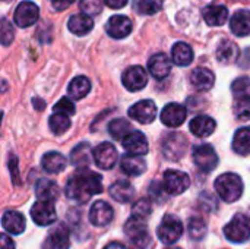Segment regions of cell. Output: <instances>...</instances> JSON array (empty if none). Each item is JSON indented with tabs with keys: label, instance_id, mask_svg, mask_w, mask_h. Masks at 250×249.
I'll return each instance as SVG.
<instances>
[{
	"label": "cell",
	"instance_id": "cell-1",
	"mask_svg": "<svg viewBox=\"0 0 250 249\" xmlns=\"http://www.w3.org/2000/svg\"><path fill=\"white\" fill-rule=\"evenodd\" d=\"M104 189L103 179L89 169H78L66 183V195L78 203H88L92 195L101 194Z\"/></svg>",
	"mask_w": 250,
	"mask_h": 249
},
{
	"label": "cell",
	"instance_id": "cell-2",
	"mask_svg": "<svg viewBox=\"0 0 250 249\" xmlns=\"http://www.w3.org/2000/svg\"><path fill=\"white\" fill-rule=\"evenodd\" d=\"M215 191L226 203H236L243 195V181L236 173H224L215 181Z\"/></svg>",
	"mask_w": 250,
	"mask_h": 249
},
{
	"label": "cell",
	"instance_id": "cell-3",
	"mask_svg": "<svg viewBox=\"0 0 250 249\" xmlns=\"http://www.w3.org/2000/svg\"><path fill=\"white\" fill-rule=\"evenodd\" d=\"M125 233L130 244L136 249H146V247L151 242L148 227L145 225V220L138 219V217H130L126 225H125Z\"/></svg>",
	"mask_w": 250,
	"mask_h": 249
},
{
	"label": "cell",
	"instance_id": "cell-4",
	"mask_svg": "<svg viewBox=\"0 0 250 249\" xmlns=\"http://www.w3.org/2000/svg\"><path fill=\"white\" fill-rule=\"evenodd\" d=\"M226 238L233 244H243L250 239V220L248 216L236 214L224 227Z\"/></svg>",
	"mask_w": 250,
	"mask_h": 249
},
{
	"label": "cell",
	"instance_id": "cell-5",
	"mask_svg": "<svg viewBox=\"0 0 250 249\" xmlns=\"http://www.w3.org/2000/svg\"><path fill=\"white\" fill-rule=\"evenodd\" d=\"M182 233H183V225L180 219L173 214H167L157 229V235L160 241L166 245L176 244L182 238Z\"/></svg>",
	"mask_w": 250,
	"mask_h": 249
},
{
	"label": "cell",
	"instance_id": "cell-6",
	"mask_svg": "<svg viewBox=\"0 0 250 249\" xmlns=\"http://www.w3.org/2000/svg\"><path fill=\"white\" fill-rule=\"evenodd\" d=\"M188 150V139L185 135L182 134H170L166 136V139L163 141V153L166 156V158L177 161L183 157V154Z\"/></svg>",
	"mask_w": 250,
	"mask_h": 249
},
{
	"label": "cell",
	"instance_id": "cell-7",
	"mask_svg": "<svg viewBox=\"0 0 250 249\" xmlns=\"http://www.w3.org/2000/svg\"><path fill=\"white\" fill-rule=\"evenodd\" d=\"M193 161L202 172H212L218 164V156L212 145L199 144L193 148Z\"/></svg>",
	"mask_w": 250,
	"mask_h": 249
},
{
	"label": "cell",
	"instance_id": "cell-8",
	"mask_svg": "<svg viewBox=\"0 0 250 249\" xmlns=\"http://www.w3.org/2000/svg\"><path fill=\"white\" fill-rule=\"evenodd\" d=\"M94 163L104 170H110L117 163V150L110 142H101L92 150Z\"/></svg>",
	"mask_w": 250,
	"mask_h": 249
},
{
	"label": "cell",
	"instance_id": "cell-9",
	"mask_svg": "<svg viewBox=\"0 0 250 249\" xmlns=\"http://www.w3.org/2000/svg\"><path fill=\"white\" fill-rule=\"evenodd\" d=\"M38 18H40L38 6L28 0L19 3L15 10V15H13L15 23L21 28H28V26L34 25L38 21Z\"/></svg>",
	"mask_w": 250,
	"mask_h": 249
},
{
	"label": "cell",
	"instance_id": "cell-10",
	"mask_svg": "<svg viewBox=\"0 0 250 249\" xmlns=\"http://www.w3.org/2000/svg\"><path fill=\"white\" fill-rule=\"evenodd\" d=\"M122 82L129 91H141L148 84V73L142 66H130L123 72Z\"/></svg>",
	"mask_w": 250,
	"mask_h": 249
},
{
	"label": "cell",
	"instance_id": "cell-11",
	"mask_svg": "<svg viewBox=\"0 0 250 249\" xmlns=\"http://www.w3.org/2000/svg\"><path fill=\"white\" fill-rule=\"evenodd\" d=\"M190 185L188 173L180 170H167L164 173V188L170 195L183 194Z\"/></svg>",
	"mask_w": 250,
	"mask_h": 249
},
{
	"label": "cell",
	"instance_id": "cell-12",
	"mask_svg": "<svg viewBox=\"0 0 250 249\" xmlns=\"http://www.w3.org/2000/svg\"><path fill=\"white\" fill-rule=\"evenodd\" d=\"M31 217L38 226H50L57 220L54 203L37 201L31 208Z\"/></svg>",
	"mask_w": 250,
	"mask_h": 249
},
{
	"label": "cell",
	"instance_id": "cell-13",
	"mask_svg": "<svg viewBox=\"0 0 250 249\" xmlns=\"http://www.w3.org/2000/svg\"><path fill=\"white\" fill-rule=\"evenodd\" d=\"M129 117L135 119L142 125H148L154 122V119L157 117V106L152 100L138 101L129 109Z\"/></svg>",
	"mask_w": 250,
	"mask_h": 249
},
{
	"label": "cell",
	"instance_id": "cell-14",
	"mask_svg": "<svg viewBox=\"0 0 250 249\" xmlns=\"http://www.w3.org/2000/svg\"><path fill=\"white\" fill-rule=\"evenodd\" d=\"M122 145L127 151V154H130V156H141L142 157L149 150L146 136L139 131H132L129 135H126L122 139Z\"/></svg>",
	"mask_w": 250,
	"mask_h": 249
},
{
	"label": "cell",
	"instance_id": "cell-15",
	"mask_svg": "<svg viewBox=\"0 0 250 249\" xmlns=\"http://www.w3.org/2000/svg\"><path fill=\"white\" fill-rule=\"evenodd\" d=\"M114 219V211L113 207L105 203V201H95L89 210V222L94 226L103 227L107 226L113 222Z\"/></svg>",
	"mask_w": 250,
	"mask_h": 249
},
{
	"label": "cell",
	"instance_id": "cell-16",
	"mask_svg": "<svg viewBox=\"0 0 250 249\" xmlns=\"http://www.w3.org/2000/svg\"><path fill=\"white\" fill-rule=\"evenodd\" d=\"M132 21L125 16V15H116L111 16L105 25V31L111 38L116 40H122L126 38L130 32H132Z\"/></svg>",
	"mask_w": 250,
	"mask_h": 249
},
{
	"label": "cell",
	"instance_id": "cell-17",
	"mask_svg": "<svg viewBox=\"0 0 250 249\" xmlns=\"http://www.w3.org/2000/svg\"><path fill=\"white\" fill-rule=\"evenodd\" d=\"M188 116L186 107L179 103L167 104L161 112V122L168 128H179Z\"/></svg>",
	"mask_w": 250,
	"mask_h": 249
},
{
	"label": "cell",
	"instance_id": "cell-18",
	"mask_svg": "<svg viewBox=\"0 0 250 249\" xmlns=\"http://www.w3.org/2000/svg\"><path fill=\"white\" fill-rule=\"evenodd\" d=\"M69 248V230L64 225H57L54 226L44 244H42V249H67Z\"/></svg>",
	"mask_w": 250,
	"mask_h": 249
},
{
	"label": "cell",
	"instance_id": "cell-19",
	"mask_svg": "<svg viewBox=\"0 0 250 249\" xmlns=\"http://www.w3.org/2000/svg\"><path fill=\"white\" fill-rule=\"evenodd\" d=\"M148 69L155 79H164L171 72V62L164 53H158L148 60Z\"/></svg>",
	"mask_w": 250,
	"mask_h": 249
},
{
	"label": "cell",
	"instance_id": "cell-20",
	"mask_svg": "<svg viewBox=\"0 0 250 249\" xmlns=\"http://www.w3.org/2000/svg\"><path fill=\"white\" fill-rule=\"evenodd\" d=\"M204 19L209 26H221L229 19V9L224 4H208L204 9Z\"/></svg>",
	"mask_w": 250,
	"mask_h": 249
},
{
	"label": "cell",
	"instance_id": "cell-21",
	"mask_svg": "<svg viewBox=\"0 0 250 249\" xmlns=\"http://www.w3.org/2000/svg\"><path fill=\"white\" fill-rule=\"evenodd\" d=\"M190 132L198 136V138H207L209 135L214 134L215 128H217V123L212 117L209 116H196L192 119L190 125Z\"/></svg>",
	"mask_w": 250,
	"mask_h": 249
},
{
	"label": "cell",
	"instance_id": "cell-22",
	"mask_svg": "<svg viewBox=\"0 0 250 249\" xmlns=\"http://www.w3.org/2000/svg\"><path fill=\"white\" fill-rule=\"evenodd\" d=\"M94 161L92 158V147L88 142L78 144L70 153V163L81 169H88V166Z\"/></svg>",
	"mask_w": 250,
	"mask_h": 249
},
{
	"label": "cell",
	"instance_id": "cell-23",
	"mask_svg": "<svg viewBox=\"0 0 250 249\" xmlns=\"http://www.w3.org/2000/svg\"><path fill=\"white\" fill-rule=\"evenodd\" d=\"M41 166L47 173L56 175V173H60V172H63L66 169L67 160H66V157L63 154H60L57 151H50V153L42 156Z\"/></svg>",
	"mask_w": 250,
	"mask_h": 249
},
{
	"label": "cell",
	"instance_id": "cell-24",
	"mask_svg": "<svg viewBox=\"0 0 250 249\" xmlns=\"http://www.w3.org/2000/svg\"><path fill=\"white\" fill-rule=\"evenodd\" d=\"M231 32L237 37H246L250 34V10H237L230 19Z\"/></svg>",
	"mask_w": 250,
	"mask_h": 249
},
{
	"label": "cell",
	"instance_id": "cell-25",
	"mask_svg": "<svg viewBox=\"0 0 250 249\" xmlns=\"http://www.w3.org/2000/svg\"><path fill=\"white\" fill-rule=\"evenodd\" d=\"M67 28L72 34L82 37V35H86L94 28V21L91 19V16L85 13H76L69 18Z\"/></svg>",
	"mask_w": 250,
	"mask_h": 249
},
{
	"label": "cell",
	"instance_id": "cell-26",
	"mask_svg": "<svg viewBox=\"0 0 250 249\" xmlns=\"http://www.w3.org/2000/svg\"><path fill=\"white\" fill-rule=\"evenodd\" d=\"M190 82L198 91H208L214 87L215 76L207 68H196L190 75Z\"/></svg>",
	"mask_w": 250,
	"mask_h": 249
},
{
	"label": "cell",
	"instance_id": "cell-27",
	"mask_svg": "<svg viewBox=\"0 0 250 249\" xmlns=\"http://www.w3.org/2000/svg\"><path fill=\"white\" fill-rule=\"evenodd\" d=\"M122 170L127 176H141L146 170V161L141 156L126 154L122 157Z\"/></svg>",
	"mask_w": 250,
	"mask_h": 249
},
{
	"label": "cell",
	"instance_id": "cell-28",
	"mask_svg": "<svg viewBox=\"0 0 250 249\" xmlns=\"http://www.w3.org/2000/svg\"><path fill=\"white\" fill-rule=\"evenodd\" d=\"M1 225L10 235H21L25 230V217L18 211H6L1 217Z\"/></svg>",
	"mask_w": 250,
	"mask_h": 249
},
{
	"label": "cell",
	"instance_id": "cell-29",
	"mask_svg": "<svg viewBox=\"0 0 250 249\" xmlns=\"http://www.w3.org/2000/svg\"><path fill=\"white\" fill-rule=\"evenodd\" d=\"M35 194H37L38 201H47V203H54L60 195L57 183L48 179H41L37 183Z\"/></svg>",
	"mask_w": 250,
	"mask_h": 249
},
{
	"label": "cell",
	"instance_id": "cell-30",
	"mask_svg": "<svg viewBox=\"0 0 250 249\" xmlns=\"http://www.w3.org/2000/svg\"><path fill=\"white\" fill-rule=\"evenodd\" d=\"M110 197L122 204H126L129 201H132L133 195H135V189L133 186L127 182V181H119L116 183H113L108 189Z\"/></svg>",
	"mask_w": 250,
	"mask_h": 249
},
{
	"label": "cell",
	"instance_id": "cell-31",
	"mask_svg": "<svg viewBox=\"0 0 250 249\" xmlns=\"http://www.w3.org/2000/svg\"><path fill=\"white\" fill-rule=\"evenodd\" d=\"M171 60L177 66H189L193 62V50L189 44L179 41L171 48Z\"/></svg>",
	"mask_w": 250,
	"mask_h": 249
},
{
	"label": "cell",
	"instance_id": "cell-32",
	"mask_svg": "<svg viewBox=\"0 0 250 249\" xmlns=\"http://www.w3.org/2000/svg\"><path fill=\"white\" fill-rule=\"evenodd\" d=\"M239 54H240V50H239L237 44L230 40H224L217 47V59H218V62H221L224 65H230V63L236 62L239 59Z\"/></svg>",
	"mask_w": 250,
	"mask_h": 249
},
{
	"label": "cell",
	"instance_id": "cell-33",
	"mask_svg": "<svg viewBox=\"0 0 250 249\" xmlns=\"http://www.w3.org/2000/svg\"><path fill=\"white\" fill-rule=\"evenodd\" d=\"M69 95L75 100H81L83 97L88 95V92L91 91V82L86 76H76L72 79V82L69 84Z\"/></svg>",
	"mask_w": 250,
	"mask_h": 249
},
{
	"label": "cell",
	"instance_id": "cell-34",
	"mask_svg": "<svg viewBox=\"0 0 250 249\" xmlns=\"http://www.w3.org/2000/svg\"><path fill=\"white\" fill-rule=\"evenodd\" d=\"M233 150L240 156L250 154V128H242L233 138Z\"/></svg>",
	"mask_w": 250,
	"mask_h": 249
},
{
	"label": "cell",
	"instance_id": "cell-35",
	"mask_svg": "<svg viewBox=\"0 0 250 249\" xmlns=\"http://www.w3.org/2000/svg\"><path fill=\"white\" fill-rule=\"evenodd\" d=\"M132 131H133V129H132L130 122L126 120V119H122V117L114 119V120H111V122L108 123V132H110V135H111L114 139H123V138H125L126 135H129Z\"/></svg>",
	"mask_w": 250,
	"mask_h": 249
},
{
	"label": "cell",
	"instance_id": "cell-36",
	"mask_svg": "<svg viewBox=\"0 0 250 249\" xmlns=\"http://www.w3.org/2000/svg\"><path fill=\"white\" fill-rule=\"evenodd\" d=\"M48 126H50V131L54 135H62L70 128V119H69V116L54 113L48 119Z\"/></svg>",
	"mask_w": 250,
	"mask_h": 249
},
{
	"label": "cell",
	"instance_id": "cell-37",
	"mask_svg": "<svg viewBox=\"0 0 250 249\" xmlns=\"http://www.w3.org/2000/svg\"><path fill=\"white\" fill-rule=\"evenodd\" d=\"M163 7V0H133V9L141 15H155Z\"/></svg>",
	"mask_w": 250,
	"mask_h": 249
},
{
	"label": "cell",
	"instance_id": "cell-38",
	"mask_svg": "<svg viewBox=\"0 0 250 249\" xmlns=\"http://www.w3.org/2000/svg\"><path fill=\"white\" fill-rule=\"evenodd\" d=\"M231 92L236 97V100H250V78H237L231 84Z\"/></svg>",
	"mask_w": 250,
	"mask_h": 249
},
{
	"label": "cell",
	"instance_id": "cell-39",
	"mask_svg": "<svg viewBox=\"0 0 250 249\" xmlns=\"http://www.w3.org/2000/svg\"><path fill=\"white\" fill-rule=\"evenodd\" d=\"M188 232L189 236L193 241H202L207 235V225L202 219L199 217H193L189 220V226H188Z\"/></svg>",
	"mask_w": 250,
	"mask_h": 249
},
{
	"label": "cell",
	"instance_id": "cell-40",
	"mask_svg": "<svg viewBox=\"0 0 250 249\" xmlns=\"http://www.w3.org/2000/svg\"><path fill=\"white\" fill-rule=\"evenodd\" d=\"M15 40V28L6 18H0V44L9 45Z\"/></svg>",
	"mask_w": 250,
	"mask_h": 249
},
{
	"label": "cell",
	"instance_id": "cell-41",
	"mask_svg": "<svg viewBox=\"0 0 250 249\" xmlns=\"http://www.w3.org/2000/svg\"><path fill=\"white\" fill-rule=\"evenodd\" d=\"M132 213H133V217H138V219H142L145 220L151 213H152V204L149 200L146 198H142L139 201H136L132 207Z\"/></svg>",
	"mask_w": 250,
	"mask_h": 249
},
{
	"label": "cell",
	"instance_id": "cell-42",
	"mask_svg": "<svg viewBox=\"0 0 250 249\" xmlns=\"http://www.w3.org/2000/svg\"><path fill=\"white\" fill-rule=\"evenodd\" d=\"M104 6V0H81L79 7L82 13L92 16V15H100Z\"/></svg>",
	"mask_w": 250,
	"mask_h": 249
},
{
	"label": "cell",
	"instance_id": "cell-43",
	"mask_svg": "<svg viewBox=\"0 0 250 249\" xmlns=\"http://www.w3.org/2000/svg\"><path fill=\"white\" fill-rule=\"evenodd\" d=\"M234 116L240 120L250 119V100H236L233 104Z\"/></svg>",
	"mask_w": 250,
	"mask_h": 249
},
{
	"label": "cell",
	"instance_id": "cell-44",
	"mask_svg": "<svg viewBox=\"0 0 250 249\" xmlns=\"http://www.w3.org/2000/svg\"><path fill=\"white\" fill-rule=\"evenodd\" d=\"M75 112H76L75 110V104L67 97H63L54 106V113H60V114H64V116H72V114H75Z\"/></svg>",
	"mask_w": 250,
	"mask_h": 249
},
{
	"label": "cell",
	"instance_id": "cell-45",
	"mask_svg": "<svg viewBox=\"0 0 250 249\" xmlns=\"http://www.w3.org/2000/svg\"><path fill=\"white\" fill-rule=\"evenodd\" d=\"M9 170H10V173H12L13 182L18 185V183H19V173H18V160H16L15 156H10V157H9Z\"/></svg>",
	"mask_w": 250,
	"mask_h": 249
},
{
	"label": "cell",
	"instance_id": "cell-46",
	"mask_svg": "<svg viewBox=\"0 0 250 249\" xmlns=\"http://www.w3.org/2000/svg\"><path fill=\"white\" fill-rule=\"evenodd\" d=\"M0 249H15V242L10 236L0 233Z\"/></svg>",
	"mask_w": 250,
	"mask_h": 249
},
{
	"label": "cell",
	"instance_id": "cell-47",
	"mask_svg": "<svg viewBox=\"0 0 250 249\" xmlns=\"http://www.w3.org/2000/svg\"><path fill=\"white\" fill-rule=\"evenodd\" d=\"M75 0H51V4L56 10H64L67 9Z\"/></svg>",
	"mask_w": 250,
	"mask_h": 249
},
{
	"label": "cell",
	"instance_id": "cell-48",
	"mask_svg": "<svg viewBox=\"0 0 250 249\" xmlns=\"http://www.w3.org/2000/svg\"><path fill=\"white\" fill-rule=\"evenodd\" d=\"M104 3L111 9H122L127 4V0H104Z\"/></svg>",
	"mask_w": 250,
	"mask_h": 249
},
{
	"label": "cell",
	"instance_id": "cell-49",
	"mask_svg": "<svg viewBox=\"0 0 250 249\" xmlns=\"http://www.w3.org/2000/svg\"><path fill=\"white\" fill-rule=\"evenodd\" d=\"M104 249H129V248H126L125 245H122V244H119V242H111V244H108V245H107Z\"/></svg>",
	"mask_w": 250,
	"mask_h": 249
},
{
	"label": "cell",
	"instance_id": "cell-50",
	"mask_svg": "<svg viewBox=\"0 0 250 249\" xmlns=\"http://www.w3.org/2000/svg\"><path fill=\"white\" fill-rule=\"evenodd\" d=\"M32 103H34V106H37V109H38V110H42V109H44V101H42V100H40V98H34V100H32Z\"/></svg>",
	"mask_w": 250,
	"mask_h": 249
},
{
	"label": "cell",
	"instance_id": "cell-51",
	"mask_svg": "<svg viewBox=\"0 0 250 249\" xmlns=\"http://www.w3.org/2000/svg\"><path fill=\"white\" fill-rule=\"evenodd\" d=\"M7 88H9L7 82H6L4 79H1V78H0V94L6 92V91H7Z\"/></svg>",
	"mask_w": 250,
	"mask_h": 249
},
{
	"label": "cell",
	"instance_id": "cell-52",
	"mask_svg": "<svg viewBox=\"0 0 250 249\" xmlns=\"http://www.w3.org/2000/svg\"><path fill=\"white\" fill-rule=\"evenodd\" d=\"M166 249H182V248H179V247H170V248H166Z\"/></svg>",
	"mask_w": 250,
	"mask_h": 249
},
{
	"label": "cell",
	"instance_id": "cell-53",
	"mask_svg": "<svg viewBox=\"0 0 250 249\" xmlns=\"http://www.w3.org/2000/svg\"><path fill=\"white\" fill-rule=\"evenodd\" d=\"M1 117H3V113L0 112V125H1Z\"/></svg>",
	"mask_w": 250,
	"mask_h": 249
},
{
	"label": "cell",
	"instance_id": "cell-54",
	"mask_svg": "<svg viewBox=\"0 0 250 249\" xmlns=\"http://www.w3.org/2000/svg\"><path fill=\"white\" fill-rule=\"evenodd\" d=\"M4 1H9V0H4Z\"/></svg>",
	"mask_w": 250,
	"mask_h": 249
}]
</instances>
